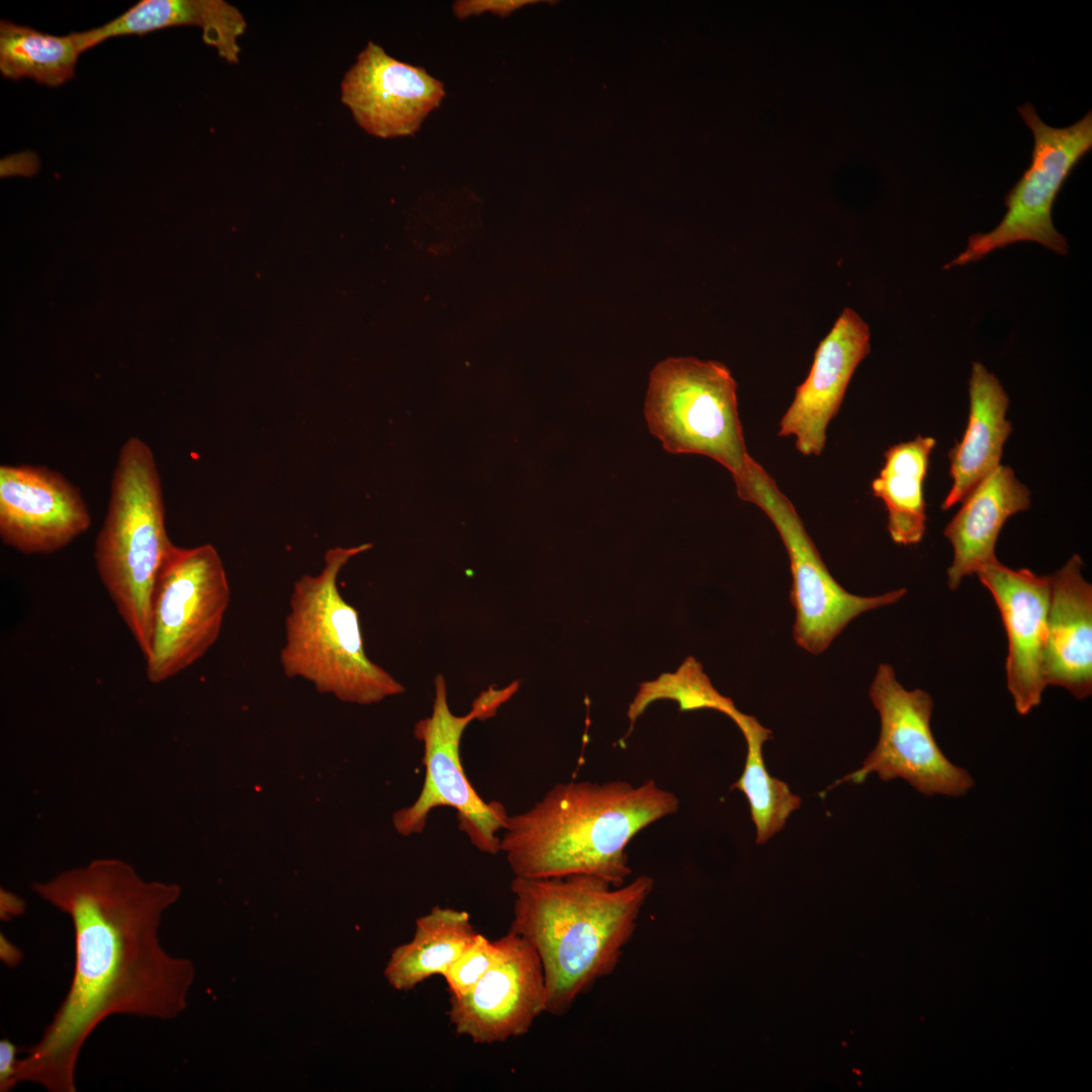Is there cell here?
I'll return each mask as SVG.
<instances>
[{"instance_id":"4fadbf2b","label":"cell","mask_w":1092,"mask_h":1092,"mask_svg":"<svg viewBox=\"0 0 1092 1092\" xmlns=\"http://www.w3.org/2000/svg\"><path fill=\"white\" fill-rule=\"evenodd\" d=\"M91 516L80 490L56 470L0 466V537L24 554H51L85 533Z\"/></svg>"},{"instance_id":"277c9868","label":"cell","mask_w":1092,"mask_h":1092,"mask_svg":"<svg viewBox=\"0 0 1092 1092\" xmlns=\"http://www.w3.org/2000/svg\"><path fill=\"white\" fill-rule=\"evenodd\" d=\"M174 544L158 465L139 437L120 447L102 528L94 546L98 576L143 657L151 638L152 599L159 571Z\"/></svg>"},{"instance_id":"7a4b0ae2","label":"cell","mask_w":1092,"mask_h":1092,"mask_svg":"<svg viewBox=\"0 0 1092 1092\" xmlns=\"http://www.w3.org/2000/svg\"><path fill=\"white\" fill-rule=\"evenodd\" d=\"M678 807L677 797L654 780L559 783L531 808L509 815L500 852L518 878L587 875L618 887L632 874L631 840Z\"/></svg>"},{"instance_id":"83f0119b","label":"cell","mask_w":1092,"mask_h":1092,"mask_svg":"<svg viewBox=\"0 0 1092 1092\" xmlns=\"http://www.w3.org/2000/svg\"><path fill=\"white\" fill-rule=\"evenodd\" d=\"M533 0H461L452 5L454 15L458 19L489 12L500 17L510 15L512 12L529 4L536 3Z\"/></svg>"},{"instance_id":"d6986e66","label":"cell","mask_w":1092,"mask_h":1092,"mask_svg":"<svg viewBox=\"0 0 1092 1092\" xmlns=\"http://www.w3.org/2000/svg\"><path fill=\"white\" fill-rule=\"evenodd\" d=\"M970 413L962 440L949 451L951 487L941 509L962 503L999 465L1012 428L1009 398L999 379L974 362L969 380Z\"/></svg>"},{"instance_id":"6da1fadb","label":"cell","mask_w":1092,"mask_h":1092,"mask_svg":"<svg viewBox=\"0 0 1092 1092\" xmlns=\"http://www.w3.org/2000/svg\"><path fill=\"white\" fill-rule=\"evenodd\" d=\"M32 889L70 917L75 965L53 1020L19 1059L17 1080L75 1092L80 1051L103 1020L117 1014L168 1020L185 1010L194 965L170 956L159 938L180 889L147 881L118 858L94 859Z\"/></svg>"},{"instance_id":"5bb4252c","label":"cell","mask_w":1092,"mask_h":1092,"mask_svg":"<svg viewBox=\"0 0 1092 1092\" xmlns=\"http://www.w3.org/2000/svg\"><path fill=\"white\" fill-rule=\"evenodd\" d=\"M444 84L424 68L390 57L369 41L346 72L341 100L367 133L392 139L416 133L442 103Z\"/></svg>"},{"instance_id":"2e32d148","label":"cell","mask_w":1092,"mask_h":1092,"mask_svg":"<svg viewBox=\"0 0 1092 1092\" xmlns=\"http://www.w3.org/2000/svg\"><path fill=\"white\" fill-rule=\"evenodd\" d=\"M870 328L846 307L819 343L806 379L780 421L779 436L793 437L806 456L820 455L830 421L837 415L851 377L870 353Z\"/></svg>"},{"instance_id":"f546056e","label":"cell","mask_w":1092,"mask_h":1092,"mask_svg":"<svg viewBox=\"0 0 1092 1092\" xmlns=\"http://www.w3.org/2000/svg\"><path fill=\"white\" fill-rule=\"evenodd\" d=\"M1 959L9 966H15L21 960L19 949L11 944L3 935H1Z\"/></svg>"},{"instance_id":"ba28073f","label":"cell","mask_w":1092,"mask_h":1092,"mask_svg":"<svg viewBox=\"0 0 1092 1092\" xmlns=\"http://www.w3.org/2000/svg\"><path fill=\"white\" fill-rule=\"evenodd\" d=\"M734 483L743 502L757 506L767 516L785 545L792 572L793 637L799 647L820 654L854 618L906 595L905 588L874 597L844 589L829 572L792 502L752 457Z\"/></svg>"},{"instance_id":"8fae6325","label":"cell","mask_w":1092,"mask_h":1092,"mask_svg":"<svg viewBox=\"0 0 1092 1092\" xmlns=\"http://www.w3.org/2000/svg\"><path fill=\"white\" fill-rule=\"evenodd\" d=\"M869 696L880 715L878 742L858 769L820 796L845 782L861 784L874 772L883 782L902 779L929 797H961L974 787L968 770L952 763L934 738L930 726L934 703L926 691L906 690L893 666L881 663Z\"/></svg>"},{"instance_id":"8992f818","label":"cell","mask_w":1092,"mask_h":1092,"mask_svg":"<svg viewBox=\"0 0 1092 1092\" xmlns=\"http://www.w3.org/2000/svg\"><path fill=\"white\" fill-rule=\"evenodd\" d=\"M736 391L737 383L723 363L667 358L650 372L644 402L647 427L665 451L709 457L734 480L751 457Z\"/></svg>"},{"instance_id":"5b68a950","label":"cell","mask_w":1092,"mask_h":1092,"mask_svg":"<svg viewBox=\"0 0 1092 1092\" xmlns=\"http://www.w3.org/2000/svg\"><path fill=\"white\" fill-rule=\"evenodd\" d=\"M370 547L331 548L321 572L303 574L294 582L279 656L287 676L306 679L321 692L357 704L377 703L404 692L399 681L368 658L358 612L338 587L342 568Z\"/></svg>"},{"instance_id":"30bf717a","label":"cell","mask_w":1092,"mask_h":1092,"mask_svg":"<svg viewBox=\"0 0 1092 1092\" xmlns=\"http://www.w3.org/2000/svg\"><path fill=\"white\" fill-rule=\"evenodd\" d=\"M1033 135L1028 168L1005 196L1006 212L995 229L969 238L945 269L978 261L997 249L1035 242L1066 255L1068 244L1054 226L1052 209L1065 181L1092 148V111L1066 127L1045 124L1031 103L1017 108Z\"/></svg>"},{"instance_id":"484cf974","label":"cell","mask_w":1092,"mask_h":1092,"mask_svg":"<svg viewBox=\"0 0 1092 1092\" xmlns=\"http://www.w3.org/2000/svg\"><path fill=\"white\" fill-rule=\"evenodd\" d=\"M658 699L676 701L681 712L712 709L732 719L739 711L731 699L715 690L702 665L693 657H689L676 673H665L654 681L641 685L628 710L631 729L647 706Z\"/></svg>"},{"instance_id":"7402d4cb","label":"cell","mask_w":1092,"mask_h":1092,"mask_svg":"<svg viewBox=\"0 0 1092 1092\" xmlns=\"http://www.w3.org/2000/svg\"><path fill=\"white\" fill-rule=\"evenodd\" d=\"M477 933L466 911L435 906L416 920L412 940L392 950L384 976L398 991L444 976Z\"/></svg>"},{"instance_id":"3957f363","label":"cell","mask_w":1092,"mask_h":1092,"mask_svg":"<svg viewBox=\"0 0 1092 1092\" xmlns=\"http://www.w3.org/2000/svg\"><path fill=\"white\" fill-rule=\"evenodd\" d=\"M653 887L647 875L618 887L587 875L513 879L509 930L527 940L540 959L547 1013L564 1015L578 997L614 973Z\"/></svg>"},{"instance_id":"d4e9b609","label":"cell","mask_w":1092,"mask_h":1092,"mask_svg":"<svg viewBox=\"0 0 1092 1092\" xmlns=\"http://www.w3.org/2000/svg\"><path fill=\"white\" fill-rule=\"evenodd\" d=\"M411 224V241L421 251L447 256L461 248L476 232L477 205L469 196H449L418 206Z\"/></svg>"},{"instance_id":"f1b7e54d","label":"cell","mask_w":1092,"mask_h":1092,"mask_svg":"<svg viewBox=\"0 0 1092 1092\" xmlns=\"http://www.w3.org/2000/svg\"><path fill=\"white\" fill-rule=\"evenodd\" d=\"M16 1045L7 1038L0 1040V1091L12 1090L17 1084L19 1059Z\"/></svg>"},{"instance_id":"603a6c76","label":"cell","mask_w":1092,"mask_h":1092,"mask_svg":"<svg viewBox=\"0 0 1092 1092\" xmlns=\"http://www.w3.org/2000/svg\"><path fill=\"white\" fill-rule=\"evenodd\" d=\"M84 52L82 32L53 35L9 20L0 22V72L4 78H29L58 87L74 77Z\"/></svg>"},{"instance_id":"e0dca14e","label":"cell","mask_w":1092,"mask_h":1092,"mask_svg":"<svg viewBox=\"0 0 1092 1092\" xmlns=\"http://www.w3.org/2000/svg\"><path fill=\"white\" fill-rule=\"evenodd\" d=\"M1074 554L1049 575L1050 604L1043 657L1046 686H1058L1083 700L1092 693V585Z\"/></svg>"},{"instance_id":"7c38bea8","label":"cell","mask_w":1092,"mask_h":1092,"mask_svg":"<svg viewBox=\"0 0 1092 1092\" xmlns=\"http://www.w3.org/2000/svg\"><path fill=\"white\" fill-rule=\"evenodd\" d=\"M489 970L466 994L450 997L449 1018L457 1034L490 1044L521 1036L547 1006L542 964L532 945L509 930L496 940Z\"/></svg>"},{"instance_id":"9a60e30c","label":"cell","mask_w":1092,"mask_h":1092,"mask_svg":"<svg viewBox=\"0 0 1092 1092\" xmlns=\"http://www.w3.org/2000/svg\"><path fill=\"white\" fill-rule=\"evenodd\" d=\"M993 596L1007 635L1006 682L1014 708L1025 716L1040 705L1046 687L1043 657L1050 604L1049 576L1012 569L997 559L976 573Z\"/></svg>"},{"instance_id":"4316f807","label":"cell","mask_w":1092,"mask_h":1092,"mask_svg":"<svg viewBox=\"0 0 1092 1092\" xmlns=\"http://www.w3.org/2000/svg\"><path fill=\"white\" fill-rule=\"evenodd\" d=\"M497 951L496 940L477 933L443 976L450 997L468 993L492 966Z\"/></svg>"},{"instance_id":"44dd1931","label":"cell","mask_w":1092,"mask_h":1092,"mask_svg":"<svg viewBox=\"0 0 1092 1092\" xmlns=\"http://www.w3.org/2000/svg\"><path fill=\"white\" fill-rule=\"evenodd\" d=\"M935 444L934 438L918 435L911 441L890 446L884 453L879 475L872 481L873 494L888 512L887 528L896 544H917L925 534L923 483Z\"/></svg>"},{"instance_id":"ffe728a7","label":"cell","mask_w":1092,"mask_h":1092,"mask_svg":"<svg viewBox=\"0 0 1092 1092\" xmlns=\"http://www.w3.org/2000/svg\"><path fill=\"white\" fill-rule=\"evenodd\" d=\"M202 30V40L230 64L240 60L238 39L247 28L240 10L223 0H141L105 24L82 31L85 51L122 35H144L173 26Z\"/></svg>"},{"instance_id":"cb8c5ba5","label":"cell","mask_w":1092,"mask_h":1092,"mask_svg":"<svg viewBox=\"0 0 1092 1092\" xmlns=\"http://www.w3.org/2000/svg\"><path fill=\"white\" fill-rule=\"evenodd\" d=\"M732 720L744 736L746 757L743 771L730 790H738L746 797L755 826V842L763 844L785 827L802 801L785 782L770 776L765 766L762 749L771 738V731L755 717L740 711Z\"/></svg>"},{"instance_id":"9c48e42d","label":"cell","mask_w":1092,"mask_h":1092,"mask_svg":"<svg viewBox=\"0 0 1092 1092\" xmlns=\"http://www.w3.org/2000/svg\"><path fill=\"white\" fill-rule=\"evenodd\" d=\"M230 601L226 572L212 545H173L152 599L148 680L163 682L199 660L217 640Z\"/></svg>"},{"instance_id":"52a82bcc","label":"cell","mask_w":1092,"mask_h":1092,"mask_svg":"<svg viewBox=\"0 0 1092 1092\" xmlns=\"http://www.w3.org/2000/svg\"><path fill=\"white\" fill-rule=\"evenodd\" d=\"M518 689L517 680L503 689L489 687L473 701L468 713L458 716L450 710L444 676H436L432 713L419 720L414 730L423 743L424 783L416 801L394 815L399 833H422L431 812L448 807L456 812L458 828L473 846L488 854L500 852L498 832L505 828L509 813L500 802H486L474 790L465 774L460 747L466 727L474 720L494 716Z\"/></svg>"},{"instance_id":"ac0fdd59","label":"cell","mask_w":1092,"mask_h":1092,"mask_svg":"<svg viewBox=\"0 0 1092 1092\" xmlns=\"http://www.w3.org/2000/svg\"><path fill=\"white\" fill-rule=\"evenodd\" d=\"M963 505L943 530L953 548L947 568V584L952 590L964 577L977 573L997 559L995 545L1005 522L1030 506V491L1009 466L999 465L962 502Z\"/></svg>"}]
</instances>
